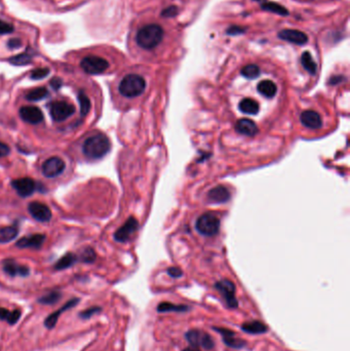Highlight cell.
<instances>
[{
  "instance_id": "7bdbcfd3",
  "label": "cell",
  "mask_w": 350,
  "mask_h": 351,
  "mask_svg": "<svg viewBox=\"0 0 350 351\" xmlns=\"http://www.w3.org/2000/svg\"><path fill=\"white\" fill-rule=\"evenodd\" d=\"M168 276L174 278H178L180 276H182L183 274V272L180 268L178 267H170L168 269Z\"/></svg>"
},
{
  "instance_id": "9a60e30c",
  "label": "cell",
  "mask_w": 350,
  "mask_h": 351,
  "mask_svg": "<svg viewBox=\"0 0 350 351\" xmlns=\"http://www.w3.org/2000/svg\"><path fill=\"white\" fill-rule=\"evenodd\" d=\"M4 271L8 276L14 278V276H22L26 278L30 274V269L28 266L20 265L16 263L14 259H6L2 263Z\"/></svg>"
},
{
  "instance_id": "83f0119b",
  "label": "cell",
  "mask_w": 350,
  "mask_h": 351,
  "mask_svg": "<svg viewBox=\"0 0 350 351\" xmlns=\"http://www.w3.org/2000/svg\"><path fill=\"white\" fill-rule=\"evenodd\" d=\"M190 309V307L186 305H174L168 302H162L158 306V311L160 314L164 312H186Z\"/></svg>"
},
{
  "instance_id": "4316f807",
  "label": "cell",
  "mask_w": 350,
  "mask_h": 351,
  "mask_svg": "<svg viewBox=\"0 0 350 351\" xmlns=\"http://www.w3.org/2000/svg\"><path fill=\"white\" fill-rule=\"evenodd\" d=\"M33 54L30 52H24L20 54H16L10 58V63L14 66H25L32 63Z\"/></svg>"
},
{
  "instance_id": "d6986e66",
  "label": "cell",
  "mask_w": 350,
  "mask_h": 351,
  "mask_svg": "<svg viewBox=\"0 0 350 351\" xmlns=\"http://www.w3.org/2000/svg\"><path fill=\"white\" fill-rule=\"evenodd\" d=\"M300 120L303 126H305L306 128H312V130H316L318 128L322 126V120L320 115L314 111V110H307L301 113Z\"/></svg>"
},
{
  "instance_id": "b9f144b4",
  "label": "cell",
  "mask_w": 350,
  "mask_h": 351,
  "mask_svg": "<svg viewBox=\"0 0 350 351\" xmlns=\"http://www.w3.org/2000/svg\"><path fill=\"white\" fill-rule=\"evenodd\" d=\"M50 86H52V90H59L62 88V86H63V80H61L60 77H56H56H52V78L50 82Z\"/></svg>"
},
{
  "instance_id": "2e32d148",
  "label": "cell",
  "mask_w": 350,
  "mask_h": 351,
  "mask_svg": "<svg viewBox=\"0 0 350 351\" xmlns=\"http://www.w3.org/2000/svg\"><path fill=\"white\" fill-rule=\"evenodd\" d=\"M46 240V236L42 233L31 234V236L22 238L16 242V246L18 248H33L40 250Z\"/></svg>"
},
{
  "instance_id": "484cf974",
  "label": "cell",
  "mask_w": 350,
  "mask_h": 351,
  "mask_svg": "<svg viewBox=\"0 0 350 351\" xmlns=\"http://www.w3.org/2000/svg\"><path fill=\"white\" fill-rule=\"evenodd\" d=\"M77 260L78 259H77L76 255H74V254H72V252H67L54 264V269L56 270H64V269L70 268L76 263Z\"/></svg>"
},
{
  "instance_id": "9c48e42d",
  "label": "cell",
  "mask_w": 350,
  "mask_h": 351,
  "mask_svg": "<svg viewBox=\"0 0 350 351\" xmlns=\"http://www.w3.org/2000/svg\"><path fill=\"white\" fill-rule=\"evenodd\" d=\"M65 162L56 156H52L46 160L42 166V172L46 178H56L65 170Z\"/></svg>"
},
{
  "instance_id": "7a4b0ae2",
  "label": "cell",
  "mask_w": 350,
  "mask_h": 351,
  "mask_svg": "<svg viewBox=\"0 0 350 351\" xmlns=\"http://www.w3.org/2000/svg\"><path fill=\"white\" fill-rule=\"evenodd\" d=\"M164 35V29L160 25L149 24L138 31L136 35V42L140 48L150 50L156 48L162 42Z\"/></svg>"
},
{
  "instance_id": "4dcf8cb0",
  "label": "cell",
  "mask_w": 350,
  "mask_h": 351,
  "mask_svg": "<svg viewBox=\"0 0 350 351\" xmlns=\"http://www.w3.org/2000/svg\"><path fill=\"white\" fill-rule=\"evenodd\" d=\"M61 298H62V294L59 290H52L48 292V294L38 299V303L44 305H54L59 302Z\"/></svg>"
},
{
  "instance_id": "8d00e7d4",
  "label": "cell",
  "mask_w": 350,
  "mask_h": 351,
  "mask_svg": "<svg viewBox=\"0 0 350 351\" xmlns=\"http://www.w3.org/2000/svg\"><path fill=\"white\" fill-rule=\"evenodd\" d=\"M48 74H50L48 68H37L31 72L30 78L33 80H40L46 78Z\"/></svg>"
},
{
  "instance_id": "60d3db41",
  "label": "cell",
  "mask_w": 350,
  "mask_h": 351,
  "mask_svg": "<svg viewBox=\"0 0 350 351\" xmlns=\"http://www.w3.org/2000/svg\"><path fill=\"white\" fill-rule=\"evenodd\" d=\"M23 46V42L20 38H12L8 42V46L10 50H16L20 48Z\"/></svg>"
},
{
  "instance_id": "e0dca14e",
  "label": "cell",
  "mask_w": 350,
  "mask_h": 351,
  "mask_svg": "<svg viewBox=\"0 0 350 351\" xmlns=\"http://www.w3.org/2000/svg\"><path fill=\"white\" fill-rule=\"evenodd\" d=\"M278 37L284 42L298 44V46H303L308 42V37L304 32L299 30H294V29L282 30L278 33Z\"/></svg>"
},
{
  "instance_id": "ab89813d",
  "label": "cell",
  "mask_w": 350,
  "mask_h": 351,
  "mask_svg": "<svg viewBox=\"0 0 350 351\" xmlns=\"http://www.w3.org/2000/svg\"><path fill=\"white\" fill-rule=\"evenodd\" d=\"M14 30V27L12 24L6 23V22L2 21V20H0V34H2V35L10 34Z\"/></svg>"
},
{
  "instance_id": "cb8c5ba5",
  "label": "cell",
  "mask_w": 350,
  "mask_h": 351,
  "mask_svg": "<svg viewBox=\"0 0 350 351\" xmlns=\"http://www.w3.org/2000/svg\"><path fill=\"white\" fill-rule=\"evenodd\" d=\"M258 92L265 98H274L276 94L278 88L271 80H263L257 86Z\"/></svg>"
},
{
  "instance_id": "f6af8a7d",
  "label": "cell",
  "mask_w": 350,
  "mask_h": 351,
  "mask_svg": "<svg viewBox=\"0 0 350 351\" xmlns=\"http://www.w3.org/2000/svg\"><path fill=\"white\" fill-rule=\"evenodd\" d=\"M10 153V148L4 142H0V158H4Z\"/></svg>"
},
{
  "instance_id": "e575fe53",
  "label": "cell",
  "mask_w": 350,
  "mask_h": 351,
  "mask_svg": "<svg viewBox=\"0 0 350 351\" xmlns=\"http://www.w3.org/2000/svg\"><path fill=\"white\" fill-rule=\"evenodd\" d=\"M242 75L248 80H255L259 75H260V68L257 65L254 64H250L244 66L242 69Z\"/></svg>"
},
{
  "instance_id": "ee69618b",
  "label": "cell",
  "mask_w": 350,
  "mask_h": 351,
  "mask_svg": "<svg viewBox=\"0 0 350 351\" xmlns=\"http://www.w3.org/2000/svg\"><path fill=\"white\" fill-rule=\"evenodd\" d=\"M244 31H246V28L238 27V26H231V27L226 31V33L229 34V35H238V34L244 33Z\"/></svg>"
},
{
  "instance_id": "7402d4cb",
  "label": "cell",
  "mask_w": 350,
  "mask_h": 351,
  "mask_svg": "<svg viewBox=\"0 0 350 351\" xmlns=\"http://www.w3.org/2000/svg\"><path fill=\"white\" fill-rule=\"evenodd\" d=\"M242 330L246 332V334H252V335H261L265 334L268 330L267 326H265L263 322L259 320H252L248 322H244L242 324Z\"/></svg>"
},
{
  "instance_id": "1f68e13d",
  "label": "cell",
  "mask_w": 350,
  "mask_h": 351,
  "mask_svg": "<svg viewBox=\"0 0 350 351\" xmlns=\"http://www.w3.org/2000/svg\"><path fill=\"white\" fill-rule=\"evenodd\" d=\"M261 8L264 10L270 12H274V14H278L280 16H284L288 14V10L286 8H284L282 6L276 4V2H264L261 4Z\"/></svg>"
},
{
  "instance_id": "3957f363",
  "label": "cell",
  "mask_w": 350,
  "mask_h": 351,
  "mask_svg": "<svg viewBox=\"0 0 350 351\" xmlns=\"http://www.w3.org/2000/svg\"><path fill=\"white\" fill-rule=\"evenodd\" d=\"M146 82L138 74H128L122 78L118 90L126 98H136L144 92Z\"/></svg>"
},
{
  "instance_id": "5b68a950",
  "label": "cell",
  "mask_w": 350,
  "mask_h": 351,
  "mask_svg": "<svg viewBox=\"0 0 350 351\" xmlns=\"http://www.w3.org/2000/svg\"><path fill=\"white\" fill-rule=\"evenodd\" d=\"M82 69L90 75H98L109 68V63L104 58L98 56H88L80 62Z\"/></svg>"
},
{
  "instance_id": "ba28073f",
  "label": "cell",
  "mask_w": 350,
  "mask_h": 351,
  "mask_svg": "<svg viewBox=\"0 0 350 351\" xmlns=\"http://www.w3.org/2000/svg\"><path fill=\"white\" fill-rule=\"evenodd\" d=\"M216 288L221 292L224 297L226 304L229 308H238V301L236 297V286L232 282L223 280L215 284Z\"/></svg>"
},
{
  "instance_id": "5bb4252c",
  "label": "cell",
  "mask_w": 350,
  "mask_h": 351,
  "mask_svg": "<svg viewBox=\"0 0 350 351\" xmlns=\"http://www.w3.org/2000/svg\"><path fill=\"white\" fill-rule=\"evenodd\" d=\"M12 188L16 191V193L22 198H28L34 193L36 190V183L31 178H21L16 179L12 182Z\"/></svg>"
},
{
  "instance_id": "44dd1931",
  "label": "cell",
  "mask_w": 350,
  "mask_h": 351,
  "mask_svg": "<svg viewBox=\"0 0 350 351\" xmlns=\"http://www.w3.org/2000/svg\"><path fill=\"white\" fill-rule=\"evenodd\" d=\"M236 130L242 134L248 136H252L258 134L259 130L256 126V124L248 118H242L236 124Z\"/></svg>"
},
{
  "instance_id": "d6a6232c",
  "label": "cell",
  "mask_w": 350,
  "mask_h": 351,
  "mask_svg": "<svg viewBox=\"0 0 350 351\" xmlns=\"http://www.w3.org/2000/svg\"><path fill=\"white\" fill-rule=\"evenodd\" d=\"M77 99H78L80 106V115L82 117H86L88 114L92 106L88 96L82 90H80L78 92V96H77Z\"/></svg>"
},
{
  "instance_id": "603a6c76",
  "label": "cell",
  "mask_w": 350,
  "mask_h": 351,
  "mask_svg": "<svg viewBox=\"0 0 350 351\" xmlns=\"http://www.w3.org/2000/svg\"><path fill=\"white\" fill-rule=\"evenodd\" d=\"M18 227L16 225L0 228V244H8L18 236Z\"/></svg>"
},
{
  "instance_id": "f546056e",
  "label": "cell",
  "mask_w": 350,
  "mask_h": 351,
  "mask_svg": "<svg viewBox=\"0 0 350 351\" xmlns=\"http://www.w3.org/2000/svg\"><path fill=\"white\" fill-rule=\"evenodd\" d=\"M48 96V90L46 88H37L30 90L26 94V100L29 102L40 101Z\"/></svg>"
},
{
  "instance_id": "ffe728a7",
  "label": "cell",
  "mask_w": 350,
  "mask_h": 351,
  "mask_svg": "<svg viewBox=\"0 0 350 351\" xmlns=\"http://www.w3.org/2000/svg\"><path fill=\"white\" fill-rule=\"evenodd\" d=\"M208 198L214 204H224L230 200V192L224 186H218L208 192Z\"/></svg>"
},
{
  "instance_id": "7c38bea8",
  "label": "cell",
  "mask_w": 350,
  "mask_h": 351,
  "mask_svg": "<svg viewBox=\"0 0 350 351\" xmlns=\"http://www.w3.org/2000/svg\"><path fill=\"white\" fill-rule=\"evenodd\" d=\"M28 210L31 216L40 222H48L52 219L50 208L40 202H33L29 204Z\"/></svg>"
},
{
  "instance_id": "7dc6e473",
  "label": "cell",
  "mask_w": 350,
  "mask_h": 351,
  "mask_svg": "<svg viewBox=\"0 0 350 351\" xmlns=\"http://www.w3.org/2000/svg\"><path fill=\"white\" fill-rule=\"evenodd\" d=\"M182 351H200V348H198V347L190 346V347H188V348H186V349H184V350H182Z\"/></svg>"
},
{
  "instance_id": "52a82bcc",
  "label": "cell",
  "mask_w": 350,
  "mask_h": 351,
  "mask_svg": "<svg viewBox=\"0 0 350 351\" xmlns=\"http://www.w3.org/2000/svg\"><path fill=\"white\" fill-rule=\"evenodd\" d=\"M75 113V107L65 101H54L50 105V114L54 122H64Z\"/></svg>"
},
{
  "instance_id": "74e56055",
  "label": "cell",
  "mask_w": 350,
  "mask_h": 351,
  "mask_svg": "<svg viewBox=\"0 0 350 351\" xmlns=\"http://www.w3.org/2000/svg\"><path fill=\"white\" fill-rule=\"evenodd\" d=\"M21 316H22V312H21L20 309H16V310H14V311H10V314H8V318H6V322L8 324L14 326V324H16L18 322V320H20Z\"/></svg>"
},
{
  "instance_id": "30bf717a",
  "label": "cell",
  "mask_w": 350,
  "mask_h": 351,
  "mask_svg": "<svg viewBox=\"0 0 350 351\" xmlns=\"http://www.w3.org/2000/svg\"><path fill=\"white\" fill-rule=\"evenodd\" d=\"M139 223L134 217H130L126 222L120 228L116 230L114 234V240L118 242H128L132 234L138 230Z\"/></svg>"
},
{
  "instance_id": "836d02e7",
  "label": "cell",
  "mask_w": 350,
  "mask_h": 351,
  "mask_svg": "<svg viewBox=\"0 0 350 351\" xmlns=\"http://www.w3.org/2000/svg\"><path fill=\"white\" fill-rule=\"evenodd\" d=\"M77 259H80L82 262L88 263V264L94 263L96 261V252H94V250L92 248L86 246L80 252V257H77Z\"/></svg>"
},
{
  "instance_id": "ac0fdd59",
  "label": "cell",
  "mask_w": 350,
  "mask_h": 351,
  "mask_svg": "<svg viewBox=\"0 0 350 351\" xmlns=\"http://www.w3.org/2000/svg\"><path fill=\"white\" fill-rule=\"evenodd\" d=\"M80 298H73V299L69 300V301H68L64 306H62L59 310H56V312H54V314H50V316L46 318V320H44V326H46L48 328H50H50H54V326H56V322H58V320H59V318L64 314V312L67 311V310H69V309H71V308H73V307H75L77 304L80 303Z\"/></svg>"
},
{
  "instance_id": "f1b7e54d",
  "label": "cell",
  "mask_w": 350,
  "mask_h": 351,
  "mask_svg": "<svg viewBox=\"0 0 350 351\" xmlns=\"http://www.w3.org/2000/svg\"><path fill=\"white\" fill-rule=\"evenodd\" d=\"M301 63L305 70L310 74L314 75L316 73V63L314 62L312 56L309 52H304L301 56Z\"/></svg>"
},
{
  "instance_id": "bcb514c9",
  "label": "cell",
  "mask_w": 350,
  "mask_h": 351,
  "mask_svg": "<svg viewBox=\"0 0 350 351\" xmlns=\"http://www.w3.org/2000/svg\"><path fill=\"white\" fill-rule=\"evenodd\" d=\"M10 311L6 308H0V320H6Z\"/></svg>"
},
{
  "instance_id": "f35d334b",
  "label": "cell",
  "mask_w": 350,
  "mask_h": 351,
  "mask_svg": "<svg viewBox=\"0 0 350 351\" xmlns=\"http://www.w3.org/2000/svg\"><path fill=\"white\" fill-rule=\"evenodd\" d=\"M179 12V10L177 6H168L166 8V10H164L160 14L164 18H174Z\"/></svg>"
},
{
  "instance_id": "d590c367",
  "label": "cell",
  "mask_w": 350,
  "mask_h": 351,
  "mask_svg": "<svg viewBox=\"0 0 350 351\" xmlns=\"http://www.w3.org/2000/svg\"><path fill=\"white\" fill-rule=\"evenodd\" d=\"M102 310L101 307L99 306H92V307H90L84 311H82L80 314V318H82V320H90L92 316H96V314H100Z\"/></svg>"
},
{
  "instance_id": "8992f818",
  "label": "cell",
  "mask_w": 350,
  "mask_h": 351,
  "mask_svg": "<svg viewBox=\"0 0 350 351\" xmlns=\"http://www.w3.org/2000/svg\"><path fill=\"white\" fill-rule=\"evenodd\" d=\"M196 229L202 236H212L220 230V220L212 214H204L196 222Z\"/></svg>"
},
{
  "instance_id": "6da1fadb",
  "label": "cell",
  "mask_w": 350,
  "mask_h": 351,
  "mask_svg": "<svg viewBox=\"0 0 350 351\" xmlns=\"http://www.w3.org/2000/svg\"><path fill=\"white\" fill-rule=\"evenodd\" d=\"M111 143L104 134H96L84 141L82 152L90 160H101L110 151Z\"/></svg>"
},
{
  "instance_id": "d4e9b609",
  "label": "cell",
  "mask_w": 350,
  "mask_h": 351,
  "mask_svg": "<svg viewBox=\"0 0 350 351\" xmlns=\"http://www.w3.org/2000/svg\"><path fill=\"white\" fill-rule=\"evenodd\" d=\"M238 108L242 112L246 113V114H252L255 115L259 112V104L258 102H256L255 100L250 99V98H246V99H244Z\"/></svg>"
},
{
  "instance_id": "8fae6325",
  "label": "cell",
  "mask_w": 350,
  "mask_h": 351,
  "mask_svg": "<svg viewBox=\"0 0 350 351\" xmlns=\"http://www.w3.org/2000/svg\"><path fill=\"white\" fill-rule=\"evenodd\" d=\"M21 118L29 124H40L44 122L42 111L35 106H24L18 111Z\"/></svg>"
},
{
  "instance_id": "4fadbf2b",
  "label": "cell",
  "mask_w": 350,
  "mask_h": 351,
  "mask_svg": "<svg viewBox=\"0 0 350 351\" xmlns=\"http://www.w3.org/2000/svg\"><path fill=\"white\" fill-rule=\"evenodd\" d=\"M212 328L221 334L223 342L225 343L226 346H228L230 348L240 349V348H244L246 344V342L244 340L236 337V333L231 330H228L226 328H218V326H214Z\"/></svg>"
},
{
  "instance_id": "277c9868",
  "label": "cell",
  "mask_w": 350,
  "mask_h": 351,
  "mask_svg": "<svg viewBox=\"0 0 350 351\" xmlns=\"http://www.w3.org/2000/svg\"><path fill=\"white\" fill-rule=\"evenodd\" d=\"M185 338L194 347H202L206 350H210L215 347V341L206 333V332L200 330V328H193L189 330Z\"/></svg>"
}]
</instances>
